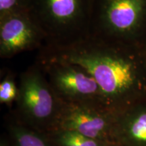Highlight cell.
Masks as SVG:
<instances>
[{
  "mask_svg": "<svg viewBox=\"0 0 146 146\" xmlns=\"http://www.w3.org/2000/svg\"><path fill=\"white\" fill-rule=\"evenodd\" d=\"M38 57L81 66L99 85L107 106L116 113L146 98L143 46L89 35L68 46H43Z\"/></svg>",
  "mask_w": 146,
  "mask_h": 146,
  "instance_id": "obj_1",
  "label": "cell"
},
{
  "mask_svg": "<svg viewBox=\"0 0 146 146\" xmlns=\"http://www.w3.org/2000/svg\"><path fill=\"white\" fill-rule=\"evenodd\" d=\"M94 0H30L29 14L45 36L44 46H68L89 35Z\"/></svg>",
  "mask_w": 146,
  "mask_h": 146,
  "instance_id": "obj_2",
  "label": "cell"
},
{
  "mask_svg": "<svg viewBox=\"0 0 146 146\" xmlns=\"http://www.w3.org/2000/svg\"><path fill=\"white\" fill-rule=\"evenodd\" d=\"M18 96L13 118L31 129L47 133L56 128L63 102L37 64L20 76Z\"/></svg>",
  "mask_w": 146,
  "mask_h": 146,
  "instance_id": "obj_3",
  "label": "cell"
},
{
  "mask_svg": "<svg viewBox=\"0 0 146 146\" xmlns=\"http://www.w3.org/2000/svg\"><path fill=\"white\" fill-rule=\"evenodd\" d=\"M89 35L144 47L146 0H94Z\"/></svg>",
  "mask_w": 146,
  "mask_h": 146,
  "instance_id": "obj_4",
  "label": "cell"
},
{
  "mask_svg": "<svg viewBox=\"0 0 146 146\" xmlns=\"http://www.w3.org/2000/svg\"><path fill=\"white\" fill-rule=\"evenodd\" d=\"M36 63L41 67L55 93L62 102L96 101L106 104L99 85L81 66L63 60L39 57Z\"/></svg>",
  "mask_w": 146,
  "mask_h": 146,
  "instance_id": "obj_5",
  "label": "cell"
},
{
  "mask_svg": "<svg viewBox=\"0 0 146 146\" xmlns=\"http://www.w3.org/2000/svg\"><path fill=\"white\" fill-rule=\"evenodd\" d=\"M116 115V112L103 102H63L55 129L75 131L95 139L116 143L114 139Z\"/></svg>",
  "mask_w": 146,
  "mask_h": 146,
  "instance_id": "obj_6",
  "label": "cell"
},
{
  "mask_svg": "<svg viewBox=\"0 0 146 146\" xmlns=\"http://www.w3.org/2000/svg\"><path fill=\"white\" fill-rule=\"evenodd\" d=\"M45 36L28 11L0 16V57L11 58L16 54L42 47Z\"/></svg>",
  "mask_w": 146,
  "mask_h": 146,
  "instance_id": "obj_7",
  "label": "cell"
},
{
  "mask_svg": "<svg viewBox=\"0 0 146 146\" xmlns=\"http://www.w3.org/2000/svg\"><path fill=\"white\" fill-rule=\"evenodd\" d=\"M114 139L120 146H146V98L116 113Z\"/></svg>",
  "mask_w": 146,
  "mask_h": 146,
  "instance_id": "obj_8",
  "label": "cell"
},
{
  "mask_svg": "<svg viewBox=\"0 0 146 146\" xmlns=\"http://www.w3.org/2000/svg\"><path fill=\"white\" fill-rule=\"evenodd\" d=\"M12 146H56L46 134L31 129L12 117L6 124Z\"/></svg>",
  "mask_w": 146,
  "mask_h": 146,
  "instance_id": "obj_9",
  "label": "cell"
},
{
  "mask_svg": "<svg viewBox=\"0 0 146 146\" xmlns=\"http://www.w3.org/2000/svg\"><path fill=\"white\" fill-rule=\"evenodd\" d=\"M46 135L56 146H111L117 144L95 139L68 129H57Z\"/></svg>",
  "mask_w": 146,
  "mask_h": 146,
  "instance_id": "obj_10",
  "label": "cell"
},
{
  "mask_svg": "<svg viewBox=\"0 0 146 146\" xmlns=\"http://www.w3.org/2000/svg\"><path fill=\"white\" fill-rule=\"evenodd\" d=\"M18 91V85L14 76L11 72H8L0 83V103L11 106L17 100Z\"/></svg>",
  "mask_w": 146,
  "mask_h": 146,
  "instance_id": "obj_11",
  "label": "cell"
},
{
  "mask_svg": "<svg viewBox=\"0 0 146 146\" xmlns=\"http://www.w3.org/2000/svg\"><path fill=\"white\" fill-rule=\"evenodd\" d=\"M30 0H0V16L29 11Z\"/></svg>",
  "mask_w": 146,
  "mask_h": 146,
  "instance_id": "obj_12",
  "label": "cell"
},
{
  "mask_svg": "<svg viewBox=\"0 0 146 146\" xmlns=\"http://www.w3.org/2000/svg\"><path fill=\"white\" fill-rule=\"evenodd\" d=\"M0 146H12L10 138L8 135H3L1 137V140H0Z\"/></svg>",
  "mask_w": 146,
  "mask_h": 146,
  "instance_id": "obj_13",
  "label": "cell"
},
{
  "mask_svg": "<svg viewBox=\"0 0 146 146\" xmlns=\"http://www.w3.org/2000/svg\"><path fill=\"white\" fill-rule=\"evenodd\" d=\"M111 146H120V145H118V144H114V145H111Z\"/></svg>",
  "mask_w": 146,
  "mask_h": 146,
  "instance_id": "obj_14",
  "label": "cell"
},
{
  "mask_svg": "<svg viewBox=\"0 0 146 146\" xmlns=\"http://www.w3.org/2000/svg\"><path fill=\"white\" fill-rule=\"evenodd\" d=\"M144 48H145V54H146V43H145V45H144Z\"/></svg>",
  "mask_w": 146,
  "mask_h": 146,
  "instance_id": "obj_15",
  "label": "cell"
}]
</instances>
